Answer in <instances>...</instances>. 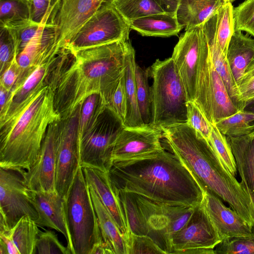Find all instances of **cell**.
Wrapping results in <instances>:
<instances>
[{"label":"cell","mask_w":254,"mask_h":254,"mask_svg":"<svg viewBox=\"0 0 254 254\" xmlns=\"http://www.w3.org/2000/svg\"><path fill=\"white\" fill-rule=\"evenodd\" d=\"M129 40L79 50L63 69L54 89L55 107L61 119L71 116L85 100L99 94L106 103L124 74Z\"/></svg>","instance_id":"6da1fadb"},{"label":"cell","mask_w":254,"mask_h":254,"mask_svg":"<svg viewBox=\"0 0 254 254\" xmlns=\"http://www.w3.org/2000/svg\"><path fill=\"white\" fill-rule=\"evenodd\" d=\"M108 173L115 192H131L155 202L196 207L204 195L189 170L164 149L151 157L114 162Z\"/></svg>","instance_id":"7a4b0ae2"},{"label":"cell","mask_w":254,"mask_h":254,"mask_svg":"<svg viewBox=\"0 0 254 254\" xmlns=\"http://www.w3.org/2000/svg\"><path fill=\"white\" fill-rule=\"evenodd\" d=\"M172 152L186 166L204 190L227 202L254 226V201L244 185L225 168L209 141L187 123L161 127Z\"/></svg>","instance_id":"3957f363"},{"label":"cell","mask_w":254,"mask_h":254,"mask_svg":"<svg viewBox=\"0 0 254 254\" xmlns=\"http://www.w3.org/2000/svg\"><path fill=\"white\" fill-rule=\"evenodd\" d=\"M54 96L45 83L0 127V168L22 173L33 165L49 126L61 119Z\"/></svg>","instance_id":"277c9868"},{"label":"cell","mask_w":254,"mask_h":254,"mask_svg":"<svg viewBox=\"0 0 254 254\" xmlns=\"http://www.w3.org/2000/svg\"><path fill=\"white\" fill-rule=\"evenodd\" d=\"M149 68L153 79L151 125L161 127L187 123L189 101L172 58L156 60Z\"/></svg>","instance_id":"5b68a950"},{"label":"cell","mask_w":254,"mask_h":254,"mask_svg":"<svg viewBox=\"0 0 254 254\" xmlns=\"http://www.w3.org/2000/svg\"><path fill=\"white\" fill-rule=\"evenodd\" d=\"M65 199L72 254H90L95 245L104 241L81 167L76 173Z\"/></svg>","instance_id":"8992f818"},{"label":"cell","mask_w":254,"mask_h":254,"mask_svg":"<svg viewBox=\"0 0 254 254\" xmlns=\"http://www.w3.org/2000/svg\"><path fill=\"white\" fill-rule=\"evenodd\" d=\"M124 127L122 121L107 108L93 118L78 143L80 167L109 172L114 143Z\"/></svg>","instance_id":"52a82bcc"},{"label":"cell","mask_w":254,"mask_h":254,"mask_svg":"<svg viewBox=\"0 0 254 254\" xmlns=\"http://www.w3.org/2000/svg\"><path fill=\"white\" fill-rule=\"evenodd\" d=\"M133 195L145 219L147 236L166 254H172V236L187 224L195 207L172 205Z\"/></svg>","instance_id":"ba28073f"},{"label":"cell","mask_w":254,"mask_h":254,"mask_svg":"<svg viewBox=\"0 0 254 254\" xmlns=\"http://www.w3.org/2000/svg\"><path fill=\"white\" fill-rule=\"evenodd\" d=\"M129 23L112 4L103 3L65 47L72 54L119 40H129Z\"/></svg>","instance_id":"9c48e42d"},{"label":"cell","mask_w":254,"mask_h":254,"mask_svg":"<svg viewBox=\"0 0 254 254\" xmlns=\"http://www.w3.org/2000/svg\"><path fill=\"white\" fill-rule=\"evenodd\" d=\"M32 193L20 172L0 168V231L12 228L24 216L38 219Z\"/></svg>","instance_id":"30bf717a"},{"label":"cell","mask_w":254,"mask_h":254,"mask_svg":"<svg viewBox=\"0 0 254 254\" xmlns=\"http://www.w3.org/2000/svg\"><path fill=\"white\" fill-rule=\"evenodd\" d=\"M81 107L69 117L61 119L58 125L55 190L65 199L80 167L77 130Z\"/></svg>","instance_id":"8fae6325"},{"label":"cell","mask_w":254,"mask_h":254,"mask_svg":"<svg viewBox=\"0 0 254 254\" xmlns=\"http://www.w3.org/2000/svg\"><path fill=\"white\" fill-rule=\"evenodd\" d=\"M208 48L202 25L186 30L174 47L171 58L189 101L195 100L201 59Z\"/></svg>","instance_id":"7c38bea8"},{"label":"cell","mask_w":254,"mask_h":254,"mask_svg":"<svg viewBox=\"0 0 254 254\" xmlns=\"http://www.w3.org/2000/svg\"><path fill=\"white\" fill-rule=\"evenodd\" d=\"M163 133L160 127H124L114 144L112 159L114 162L142 159L157 155L164 149L161 142Z\"/></svg>","instance_id":"4fadbf2b"},{"label":"cell","mask_w":254,"mask_h":254,"mask_svg":"<svg viewBox=\"0 0 254 254\" xmlns=\"http://www.w3.org/2000/svg\"><path fill=\"white\" fill-rule=\"evenodd\" d=\"M221 241L202 202L196 206L187 224L171 240L172 254L194 249H214Z\"/></svg>","instance_id":"5bb4252c"},{"label":"cell","mask_w":254,"mask_h":254,"mask_svg":"<svg viewBox=\"0 0 254 254\" xmlns=\"http://www.w3.org/2000/svg\"><path fill=\"white\" fill-rule=\"evenodd\" d=\"M59 121L49 126L34 163L29 169L20 173L26 186L33 191L56 190V148Z\"/></svg>","instance_id":"9a60e30c"},{"label":"cell","mask_w":254,"mask_h":254,"mask_svg":"<svg viewBox=\"0 0 254 254\" xmlns=\"http://www.w3.org/2000/svg\"><path fill=\"white\" fill-rule=\"evenodd\" d=\"M62 48L58 42L57 26H41L18 55L17 60L21 71L19 82L36 67L58 54Z\"/></svg>","instance_id":"2e32d148"},{"label":"cell","mask_w":254,"mask_h":254,"mask_svg":"<svg viewBox=\"0 0 254 254\" xmlns=\"http://www.w3.org/2000/svg\"><path fill=\"white\" fill-rule=\"evenodd\" d=\"M103 3L104 0H62L56 23L61 47L68 45Z\"/></svg>","instance_id":"e0dca14e"},{"label":"cell","mask_w":254,"mask_h":254,"mask_svg":"<svg viewBox=\"0 0 254 254\" xmlns=\"http://www.w3.org/2000/svg\"><path fill=\"white\" fill-rule=\"evenodd\" d=\"M32 202L38 213V226L55 229L64 236L72 254V242L66 216V199L56 190H33Z\"/></svg>","instance_id":"ac0fdd59"},{"label":"cell","mask_w":254,"mask_h":254,"mask_svg":"<svg viewBox=\"0 0 254 254\" xmlns=\"http://www.w3.org/2000/svg\"><path fill=\"white\" fill-rule=\"evenodd\" d=\"M202 204L221 240L254 233L253 227L235 211L226 207L213 192L205 190Z\"/></svg>","instance_id":"d6986e66"},{"label":"cell","mask_w":254,"mask_h":254,"mask_svg":"<svg viewBox=\"0 0 254 254\" xmlns=\"http://www.w3.org/2000/svg\"><path fill=\"white\" fill-rule=\"evenodd\" d=\"M61 51L36 67L22 81L13 87L5 106L0 111V127L17 112L36 89L47 82V77L58 64Z\"/></svg>","instance_id":"ffe728a7"},{"label":"cell","mask_w":254,"mask_h":254,"mask_svg":"<svg viewBox=\"0 0 254 254\" xmlns=\"http://www.w3.org/2000/svg\"><path fill=\"white\" fill-rule=\"evenodd\" d=\"M82 169L89 187L96 193L110 212L124 240L130 232L120 201L111 183L108 172L87 167Z\"/></svg>","instance_id":"44dd1931"},{"label":"cell","mask_w":254,"mask_h":254,"mask_svg":"<svg viewBox=\"0 0 254 254\" xmlns=\"http://www.w3.org/2000/svg\"><path fill=\"white\" fill-rule=\"evenodd\" d=\"M39 232L34 220L22 217L12 228L0 231V254H35Z\"/></svg>","instance_id":"7402d4cb"},{"label":"cell","mask_w":254,"mask_h":254,"mask_svg":"<svg viewBox=\"0 0 254 254\" xmlns=\"http://www.w3.org/2000/svg\"><path fill=\"white\" fill-rule=\"evenodd\" d=\"M226 138L234 156L241 182L254 201V136L251 133Z\"/></svg>","instance_id":"603a6c76"},{"label":"cell","mask_w":254,"mask_h":254,"mask_svg":"<svg viewBox=\"0 0 254 254\" xmlns=\"http://www.w3.org/2000/svg\"><path fill=\"white\" fill-rule=\"evenodd\" d=\"M226 57L239 87L246 69L254 59V38L241 31L235 30L229 44Z\"/></svg>","instance_id":"cb8c5ba5"},{"label":"cell","mask_w":254,"mask_h":254,"mask_svg":"<svg viewBox=\"0 0 254 254\" xmlns=\"http://www.w3.org/2000/svg\"><path fill=\"white\" fill-rule=\"evenodd\" d=\"M227 2L226 0H180L176 17L187 30L202 25Z\"/></svg>","instance_id":"d4e9b609"},{"label":"cell","mask_w":254,"mask_h":254,"mask_svg":"<svg viewBox=\"0 0 254 254\" xmlns=\"http://www.w3.org/2000/svg\"><path fill=\"white\" fill-rule=\"evenodd\" d=\"M129 23L131 30L143 36L168 37L178 35L183 28L176 16L166 12L149 15Z\"/></svg>","instance_id":"484cf974"},{"label":"cell","mask_w":254,"mask_h":254,"mask_svg":"<svg viewBox=\"0 0 254 254\" xmlns=\"http://www.w3.org/2000/svg\"><path fill=\"white\" fill-rule=\"evenodd\" d=\"M207 39L210 57L215 70L224 83L227 91L235 106L242 110L244 104L241 100L239 87L233 76L226 56L218 45L212 31L202 26Z\"/></svg>","instance_id":"4316f807"},{"label":"cell","mask_w":254,"mask_h":254,"mask_svg":"<svg viewBox=\"0 0 254 254\" xmlns=\"http://www.w3.org/2000/svg\"><path fill=\"white\" fill-rule=\"evenodd\" d=\"M89 189L103 240L114 254H126L123 236L116 222L96 193Z\"/></svg>","instance_id":"83f0119b"},{"label":"cell","mask_w":254,"mask_h":254,"mask_svg":"<svg viewBox=\"0 0 254 254\" xmlns=\"http://www.w3.org/2000/svg\"><path fill=\"white\" fill-rule=\"evenodd\" d=\"M135 64V51L132 48L127 55L124 73L127 115L124 126L128 128L139 127L146 126L142 120L137 104L134 77Z\"/></svg>","instance_id":"f1b7e54d"},{"label":"cell","mask_w":254,"mask_h":254,"mask_svg":"<svg viewBox=\"0 0 254 254\" xmlns=\"http://www.w3.org/2000/svg\"><path fill=\"white\" fill-rule=\"evenodd\" d=\"M202 25L213 31L218 46L226 56L230 39L235 31L232 2H227L222 5Z\"/></svg>","instance_id":"f546056e"},{"label":"cell","mask_w":254,"mask_h":254,"mask_svg":"<svg viewBox=\"0 0 254 254\" xmlns=\"http://www.w3.org/2000/svg\"><path fill=\"white\" fill-rule=\"evenodd\" d=\"M31 20V2L28 0H0V25L12 28Z\"/></svg>","instance_id":"4dcf8cb0"},{"label":"cell","mask_w":254,"mask_h":254,"mask_svg":"<svg viewBox=\"0 0 254 254\" xmlns=\"http://www.w3.org/2000/svg\"><path fill=\"white\" fill-rule=\"evenodd\" d=\"M149 68L143 69L136 63L134 68L136 97L142 120L146 126L151 125L152 97L149 85Z\"/></svg>","instance_id":"1f68e13d"},{"label":"cell","mask_w":254,"mask_h":254,"mask_svg":"<svg viewBox=\"0 0 254 254\" xmlns=\"http://www.w3.org/2000/svg\"><path fill=\"white\" fill-rule=\"evenodd\" d=\"M214 125L226 136L238 137L249 134L254 131V114L239 110Z\"/></svg>","instance_id":"d6a6232c"},{"label":"cell","mask_w":254,"mask_h":254,"mask_svg":"<svg viewBox=\"0 0 254 254\" xmlns=\"http://www.w3.org/2000/svg\"><path fill=\"white\" fill-rule=\"evenodd\" d=\"M124 210L129 232L137 235H147L145 219L133 195L125 191L115 192Z\"/></svg>","instance_id":"836d02e7"},{"label":"cell","mask_w":254,"mask_h":254,"mask_svg":"<svg viewBox=\"0 0 254 254\" xmlns=\"http://www.w3.org/2000/svg\"><path fill=\"white\" fill-rule=\"evenodd\" d=\"M112 4L129 22L149 15L165 12L155 0H113Z\"/></svg>","instance_id":"e575fe53"},{"label":"cell","mask_w":254,"mask_h":254,"mask_svg":"<svg viewBox=\"0 0 254 254\" xmlns=\"http://www.w3.org/2000/svg\"><path fill=\"white\" fill-rule=\"evenodd\" d=\"M62 0H31V20L41 26H56Z\"/></svg>","instance_id":"d590c367"},{"label":"cell","mask_w":254,"mask_h":254,"mask_svg":"<svg viewBox=\"0 0 254 254\" xmlns=\"http://www.w3.org/2000/svg\"><path fill=\"white\" fill-rule=\"evenodd\" d=\"M209 142L228 171L235 177L237 168L236 161L226 136L212 125Z\"/></svg>","instance_id":"8d00e7d4"},{"label":"cell","mask_w":254,"mask_h":254,"mask_svg":"<svg viewBox=\"0 0 254 254\" xmlns=\"http://www.w3.org/2000/svg\"><path fill=\"white\" fill-rule=\"evenodd\" d=\"M214 252L215 254H254V231L251 236L223 239L214 248Z\"/></svg>","instance_id":"74e56055"},{"label":"cell","mask_w":254,"mask_h":254,"mask_svg":"<svg viewBox=\"0 0 254 254\" xmlns=\"http://www.w3.org/2000/svg\"><path fill=\"white\" fill-rule=\"evenodd\" d=\"M235 30L254 37V0H245L234 8Z\"/></svg>","instance_id":"f35d334b"},{"label":"cell","mask_w":254,"mask_h":254,"mask_svg":"<svg viewBox=\"0 0 254 254\" xmlns=\"http://www.w3.org/2000/svg\"><path fill=\"white\" fill-rule=\"evenodd\" d=\"M126 254H164L155 243L146 235H137L130 233L124 239Z\"/></svg>","instance_id":"ab89813d"},{"label":"cell","mask_w":254,"mask_h":254,"mask_svg":"<svg viewBox=\"0 0 254 254\" xmlns=\"http://www.w3.org/2000/svg\"><path fill=\"white\" fill-rule=\"evenodd\" d=\"M187 107V123L208 141L213 125L194 102L188 101Z\"/></svg>","instance_id":"60d3db41"},{"label":"cell","mask_w":254,"mask_h":254,"mask_svg":"<svg viewBox=\"0 0 254 254\" xmlns=\"http://www.w3.org/2000/svg\"><path fill=\"white\" fill-rule=\"evenodd\" d=\"M71 254L67 247L64 246L57 235L52 231H40L35 254Z\"/></svg>","instance_id":"b9f144b4"},{"label":"cell","mask_w":254,"mask_h":254,"mask_svg":"<svg viewBox=\"0 0 254 254\" xmlns=\"http://www.w3.org/2000/svg\"><path fill=\"white\" fill-rule=\"evenodd\" d=\"M41 26L30 20L18 26L8 28L12 35L18 55L38 32Z\"/></svg>","instance_id":"7bdbcfd3"},{"label":"cell","mask_w":254,"mask_h":254,"mask_svg":"<svg viewBox=\"0 0 254 254\" xmlns=\"http://www.w3.org/2000/svg\"><path fill=\"white\" fill-rule=\"evenodd\" d=\"M106 108L113 112L124 124L127 115L124 74L107 101Z\"/></svg>","instance_id":"ee69618b"},{"label":"cell","mask_w":254,"mask_h":254,"mask_svg":"<svg viewBox=\"0 0 254 254\" xmlns=\"http://www.w3.org/2000/svg\"><path fill=\"white\" fill-rule=\"evenodd\" d=\"M14 57H18L14 42L9 29L0 26V65L1 73Z\"/></svg>","instance_id":"f6af8a7d"},{"label":"cell","mask_w":254,"mask_h":254,"mask_svg":"<svg viewBox=\"0 0 254 254\" xmlns=\"http://www.w3.org/2000/svg\"><path fill=\"white\" fill-rule=\"evenodd\" d=\"M17 58V57H14L1 73L0 87L9 93L18 83L21 76Z\"/></svg>","instance_id":"bcb514c9"},{"label":"cell","mask_w":254,"mask_h":254,"mask_svg":"<svg viewBox=\"0 0 254 254\" xmlns=\"http://www.w3.org/2000/svg\"><path fill=\"white\" fill-rule=\"evenodd\" d=\"M239 91L244 106L245 102L254 98V76L241 82L239 86Z\"/></svg>","instance_id":"7dc6e473"},{"label":"cell","mask_w":254,"mask_h":254,"mask_svg":"<svg viewBox=\"0 0 254 254\" xmlns=\"http://www.w3.org/2000/svg\"><path fill=\"white\" fill-rule=\"evenodd\" d=\"M166 13L176 16L180 0H155Z\"/></svg>","instance_id":"c3c4849f"},{"label":"cell","mask_w":254,"mask_h":254,"mask_svg":"<svg viewBox=\"0 0 254 254\" xmlns=\"http://www.w3.org/2000/svg\"><path fill=\"white\" fill-rule=\"evenodd\" d=\"M254 76V59L246 69L242 81Z\"/></svg>","instance_id":"681fc988"},{"label":"cell","mask_w":254,"mask_h":254,"mask_svg":"<svg viewBox=\"0 0 254 254\" xmlns=\"http://www.w3.org/2000/svg\"><path fill=\"white\" fill-rule=\"evenodd\" d=\"M242 110L254 114V98L245 102Z\"/></svg>","instance_id":"f907efd6"},{"label":"cell","mask_w":254,"mask_h":254,"mask_svg":"<svg viewBox=\"0 0 254 254\" xmlns=\"http://www.w3.org/2000/svg\"><path fill=\"white\" fill-rule=\"evenodd\" d=\"M113 0H104L103 3L112 4Z\"/></svg>","instance_id":"816d5d0a"},{"label":"cell","mask_w":254,"mask_h":254,"mask_svg":"<svg viewBox=\"0 0 254 254\" xmlns=\"http://www.w3.org/2000/svg\"><path fill=\"white\" fill-rule=\"evenodd\" d=\"M227 2H232L233 1L235 0H226Z\"/></svg>","instance_id":"f5cc1de1"},{"label":"cell","mask_w":254,"mask_h":254,"mask_svg":"<svg viewBox=\"0 0 254 254\" xmlns=\"http://www.w3.org/2000/svg\"><path fill=\"white\" fill-rule=\"evenodd\" d=\"M254 136V131L252 133Z\"/></svg>","instance_id":"db71d44e"},{"label":"cell","mask_w":254,"mask_h":254,"mask_svg":"<svg viewBox=\"0 0 254 254\" xmlns=\"http://www.w3.org/2000/svg\"><path fill=\"white\" fill-rule=\"evenodd\" d=\"M253 230L254 231V226H253Z\"/></svg>","instance_id":"11a10c76"},{"label":"cell","mask_w":254,"mask_h":254,"mask_svg":"<svg viewBox=\"0 0 254 254\" xmlns=\"http://www.w3.org/2000/svg\"><path fill=\"white\" fill-rule=\"evenodd\" d=\"M28 0L31 1V0Z\"/></svg>","instance_id":"9f6ffc18"}]
</instances>
